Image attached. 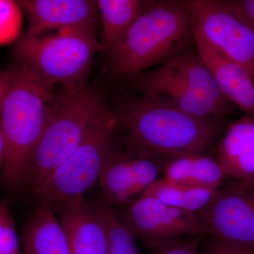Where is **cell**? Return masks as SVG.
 <instances>
[{
	"mask_svg": "<svg viewBox=\"0 0 254 254\" xmlns=\"http://www.w3.org/2000/svg\"><path fill=\"white\" fill-rule=\"evenodd\" d=\"M115 113L127 151L163 168L178 157L205 153L221 132L218 119L199 118L141 96L127 98Z\"/></svg>",
	"mask_w": 254,
	"mask_h": 254,
	"instance_id": "obj_1",
	"label": "cell"
},
{
	"mask_svg": "<svg viewBox=\"0 0 254 254\" xmlns=\"http://www.w3.org/2000/svg\"><path fill=\"white\" fill-rule=\"evenodd\" d=\"M55 88L16 64L1 71L0 132L9 146L1 179L10 188L25 187L32 155L59 104L63 91Z\"/></svg>",
	"mask_w": 254,
	"mask_h": 254,
	"instance_id": "obj_2",
	"label": "cell"
},
{
	"mask_svg": "<svg viewBox=\"0 0 254 254\" xmlns=\"http://www.w3.org/2000/svg\"><path fill=\"white\" fill-rule=\"evenodd\" d=\"M194 42L193 23L187 1H146L123 39L108 54L110 71L131 81L190 49Z\"/></svg>",
	"mask_w": 254,
	"mask_h": 254,
	"instance_id": "obj_3",
	"label": "cell"
},
{
	"mask_svg": "<svg viewBox=\"0 0 254 254\" xmlns=\"http://www.w3.org/2000/svg\"><path fill=\"white\" fill-rule=\"evenodd\" d=\"M140 96L202 118L220 119L234 105L219 89L197 50H187L131 81Z\"/></svg>",
	"mask_w": 254,
	"mask_h": 254,
	"instance_id": "obj_4",
	"label": "cell"
},
{
	"mask_svg": "<svg viewBox=\"0 0 254 254\" xmlns=\"http://www.w3.org/2000/svg\"><path fill=\"white\" fill-rule=\"evenodd\" d=\"M90 26L24 34L15 48L16 64L51 86L76 91L88 86L95 52L100 48Z\"/></svg>",
	"mask_w": 254,
	"mask_h": 254,
	"instance_id": "obj_5",
	"label": "cell"
},
{
	"mask_svg": "<svg viewBox=\"0 0 254 254\" xmlns=\"http://www.w3.org/2000/svg\"><path fill=\"white\" fill-rule=\"evenodd\" d=\"M103 103L101 93L94 88L63 89L58 108L30 160L25 187L36 193L73 154Z\"/></svg>",
	"mask_w": 254,
	"mask_h": 254,
	"instance_id": "obj_6",
	"label": "cell"
},
{
	"mask_svg": "<svg viewBox=\"0 0 254 254\" xmlns=\"http://www.w3.org/2000/svg\"><path fill=\"white\" fill-rule=\"evenodd\" d=\"M119 125L116 113L105 103L90 125L77 149L34 193L40 205L58 213L99 180L107 158L115 148Z\"/></svg>",
	"mask_w": 254,
	"mask_h": 254,
	"instance_id": "obj_7",
	"label": "cell"
},
{
	"mask_svg": "<svg viewBox=\"0 0 254 254\" xmlns=\"http://www.w3.org/2000/svg\"><path fill=\"white\" fill-rule=\"evenodd\" d=\"M193 28L244 68L254 83V34L240 21L229 1L187 0Z\"/></svg>",
	"mask_w": 254,
	"mask_h": 254,
	"instance_id": "obj_8",
	"label": "cell"
},
{
	"mask_svg": "<svg viewBox=\"0 0 254 254\" xmlns=\"http://www.w3.org/2000/svg\"><path fill=\"white\" fill-rule=\"evenodd\" d=\"M198 215L208 235L254 251V180H232Z\"/></svg>",
	"mask_w": 254,
	"mask_h": 254,
	"instance_id": "obj_9",
	"label": "cell"
},
{
	"mask_svg": "<svg viewBox=\"0 0 254 254\" xmlns=\"http://www.w3.org/2000/svg\"><path fill=\"white\" fill-rule=\"evenodd\" d=\"M123 222L136 238L150 247L170 241L208 236L198 214L152 197L140 196L131 202Z\"/></svg>",
	"mask_w": 254,
	"mask_h": 254,
	"instance_id": "obj_10",
	"label": "cell"
},
{
	"mask_svg": "<svg viewBox=\"0 0 254 254\" xmlns=\"http://www.w3.org/2000/svg\"><path fill=\"white\" fill-rule=\"evenodd\" d=\"M163 166L153 160L119 150L115 147L107 158L99 178L104 203L129 205L158 180Z\"/></svg>",
	"mask_w": 254,
	"mask_h": 254,
	"instance_id": "obj_11",
	"label": "cell"
},
{
	"mask_svg": "<svg viewBox=\"0 0 254 254\" xmlns=\"http://www.w3.org/2000/svg\"><path fill=\"white\" fill-rule=\"evenodd\" d=\"M20 8L26 15V34L71 27L96 28L99 19L97 1L89 0H21Z\"/></svg>",
	"mask_w": 254,
	"mask_h": 254,
	"instance_id": "obj_12",
	"label": "cell"
},
{
	"mask_svg": "<svg viewBox=\"0 0 254 254\" xmlns=\"http://www.w3.org/2000/svg\"><path fill=\"white\" fill-rule=\"evenodd\" d=\"M194 44L217 86L230 103L254 116V83L240 65L232 61L193 28Z\"/></svg>",
	"mask_w": 254,
	"mask_h": 254,
	"instance_id": "obj_13",
	"label": "cell"
},
{
	"mask_svg": "<svg viewBox=\"0 0 254 254\" xmlns=\"http://www.w3.org/2000/svg\"><path fill=\"white\" fill-rule=\"evenodd\" d=\"M58 213L71 254H109L108 231L95 206L81 197L65 205Z\"/></svg>",
	"mask_w": 254,
	"mask_h": 254,
	"instance_id": "obj_14",
	"label": "cell"
},
{
	"mask_svg": "<svg viewBox=\"0 0 254 254\" xmlns=\"http://www.w3.org/2000/svg\"><path fill=\"white\" fill-rule=\"evenodd\" d=\"M216 158L227 176L254 180V116L245 115L227 127L217 143Z\"/></svg>",
	"mask_w": 254,
	"mask_h": 254,
	"instance_id": "obj_15",
	"label": "cell"
},
{
	"mask_svg": "<svg viewBox=\"0 0 254 254\" xmlns=\"http://www.w3.org/2000/svg\"><path fill=\"white\" fill-rule=\"evenodd\" d=\"M24 254H71L58 213L40 205L23 229Z\"/></svg>",
	"mask_w": 254,
	"mask_h": 254,
	"instance_id": "obj_16",
	"label": "cell"
},
{
	"mask_svg": "<svg viewBox=\"0 0 254 254\" xmlns=\"http://www.w3.org/2000/svg\"><path fill=\"white\" fill-rule=\"evenodd\" d=\"M163 173V178L173 183L217 190L227 176L216 157L206 153L173 159L165 165Z\"/></svg>",
	"mask_w": 254,
	"mask_h": 254,
	"instance_id": "obj_17",
	"label": "cell"
},
{
	"mask_svg": "<svg viewBox=\"0 0 254 254\" xmlns=\"http://www.w3.org/2000/svg\"><path fill=\"white\" fill-rule=\"evenodd\" d=\"M96 1L103 23L100 48L105 50L108 54L123 39L146 1L140 0H99Z\"/></svg>",
	"mask_w": 254,
	"mask_h": 254,
	"instance_id": "obj_18",
	"label": "cell"
},
{
	"mask_svg": "<svg viewBox=\"0 0 254 254\" xmlns=\"http://www.w3.org/2000/svg\"><path fill=\"white\" fill-rule=\"evenodd\" d=\"M218 190L187 186L162 178L148 187L141 196L157 198L175 208L198 214L213 199Z\"/></svg>",
	"mask_w": 254,
	"mask_h": 254,
	"instance_id": "obj_19",
	"label": "cell"
},
{
	"mask_svg": "<svg viewBox=\"0 0 254 254\" xmlns=\"http://www.w3.org/2000/svg\"><path fill=\"white\" fill-rule=\"evenodd\" d=\"M108 231L109 254H141L137 247L136 237L107 203L95 205Z\"/></svg>",
	"mask_w": 254,
	"mask_h": 254,
	"instance_id": "obj_20",
	"label": "cell"
},
{
	"mask_svg": "<svg viewBox=\"0 0 254 254\" xmlns=\"http://www.w3.org/2000/svg\"><path fill=\"white\" fill-rule=\"evenodd\" d=\"M17 1H0V42L1 46L16 41L21 33L22 15Z\"/></svg>",
	"mask_w": 254,
	"mask_h": 254,
	"instance_id": "obj_21",
	"label": "cell"
},
{
	"mask_svg": "<svg viewBox=\"0 0 254 254\" xmlns=\"http://www.w3.org/2000/svg\"><path fill=\"white\" fill-rule=\"evenodd\" d=\"M0 254H21L14 220L5 200L0 205Z\"/></svg>",
	"mask_w": 254,
	"mask_h": 254,
	"instance_id": "obj_22",
	"label": "cell"
},
{
	"mask_svg": "<svg viewBox=\"0 0 254 254\" xmlns=\"http://www.w3.org/2000/svg\"><path fill=\"white\" fill-rule=\"evenodd\" d=\"M203 237L181 239L164 242L151 247L150 254H202L198 242Z\"/></svg>",
	"mask_w": 254,
	"mask_h": 254,
	"instance_id": "obj_23",
	"label": "cell"
},
{
	"mask_svg": "<svg viewBox=\"0 0 254 254\" xmlns=\"http://www.w3.org/2000/svg\"><path fill=\"white\" fill-rule=\"evenodd\" d=\"M202 254H254V251L213 238Z\"/></svg>",
	"mask_w": 254,
	"mask_h": 254,
	"instance_id": "obj_24",
	"label": "cell"
},
{
	"mask_svg": "<svg viewBox=\"0 0 254 254\" xmlns=\"http://www.w3.org/2000/svg\"><path fill=\"white\" fill-rule=\"evenodd\" d=\"M248 26V27L250 28L251 31L253 32L254 34V22L251 23V24L249 25V26Z\"/></svg>",
	"mask_w": 254,
	"mask_h": 254,
	"instance_id": "obj_25",
	"label": "cell"
}]
</instances>
